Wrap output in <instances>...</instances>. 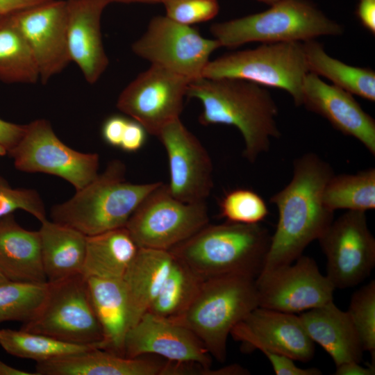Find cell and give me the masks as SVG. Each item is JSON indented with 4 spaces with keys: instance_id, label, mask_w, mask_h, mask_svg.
<instances>
[{
    "instance_id": "obj_23",
    "label": "cell",
    "mask_w": 375,
    "mask_h": 375,
    "mask_svg": "<svg viewBox=\"0 0 375 375\" xmlns=\"http://www.w3.org/2000/svg\"><path fill=\"white\" fill-rule=\"evenodd\" d=\"M174 260V256L169 251L139 248L122 278L126 296L129 328L149 311Z\"/></svg>"
},
{
    "instance_id": "obj_26",
    "label": "cell",
    "mask_w": 375,
    "mask_h": 375,
    "mask_svg": "<svg viewBox=\"0 0 375 375\" xmlns=\"http://www.w3.org/2000/svg\"><path fill=\"white\" fill-rule=\"evenodd\" d=\"M138 249L126 227L87 236L82 274L122 279Z\"/></svg>"
},
{
    "instance_id": "obj_39",
    "label": "cell",
    "mask_w": 375,
    "mask_h": 375,
    "mask_svg": "<svg viewBox=\"0 0 375 375\" xmlns=\"http://www.w3.org/2000/svg\"><path fill=\"white\" fill-rule=\"evenodd\" d=\"M147 131L135 120H128L119 146L127 152H135L145 144Z\"/></svg>"
},
{
    "instance_id": "obj_29",
    "label": "cell",
    "mask_w": 375,
    "mask_h": 375,
    "mask_svg": "<svg viewBox=\"0 0 375 375\" xmlns=\"http://www.w3.org/2000/svg\"><path fill=\"white\" fill-rule=\"evenodd\" d=\"M38 68L14 14L0 17V81L35 83Z\"/></svg>"
},
{
    "instance_id": "obj_33",
    "label": "cell",
    "mask_w": 375,
    "mask_h": 375,
    "mask_svg": "<svg viewBox=\"0 0 375 375\" xmlns=\"http://www.w3.org/2000/svg\"><path fill=\"white\" fill-rule=\"evenodd\" d=\"M49 283L6 281L0 283V323L31 319L42 306Z\"/></svg>"
},
{
    "instance_id": "obj_4",
    "label": "cell",
    "mask_w": 375,
    "mask_h": 375,
    "mask_svg": "<svg viewBox=\"0 0 375 375\" xmlns=\"http://www.w3.org/2000/svg\"><path fill=\"white\" fill-rule=\"evenodd\" d=\"M125 173L121 160L110 161L103 173L72 198L51 208L52 221L86 236L125 227L140 203L161 183H132Z\"/></svg>"
},
{
    "instance_id": "obj_25",
    "label": "cell",
    "mask_w": 375,
    "mask_h": 375,
    "mask_svg": "<svg viewBox=\"0 0 375 375\" xmlns=\"http://www.w3.org/2000/svg\"><path fill=\"white\" fill-rule=\"evenodd\" d=\"M42 260L47 282L82 274L86 250V235L65 224L41 222L39 229Z\"/></svg>"
},
{
    "instance_id": "obj_6",
    "label": "cell",
    "mask_w": 375,
    "mask_h": 375,
    "mask_svg": "<svg viewBox=\"0 0 375 375\" xmlns=\"http://www.w3.org/2000/svg\"><path fill=\"white\" fill-rule=\"evenodd\" d=\"M270 6L263 12L215 23L210 31L221 47L227 48L253 42H303L344 32L310 0H281Z\"/></svg>"
},
{
    "instance_id": "obj_21",
    "label": "cell",
    "mask_w": 375,
    "mask_h": 375,
    "mask_svg": "<svg viewBox=\"0 0 375 375\" xmlns=\"http://www.w3.org/2000/svg\"><path fill=\"white\" fill-rule=\"evenodd\" d=\"M299 317L310 338L328 353L335 366L349 361L361 362L364 351L357 331L348 312L333 301Z\"/></svg>"
},
{
    "instance_id": "obj_50",
    "label": "cell",
    "mask_w": 375,
    "mask_h": 375,
    "mask_svg": "<svg viewBox=\"0 0 375 375\" xmlns=\"http://www.w3.org/2000/svg\"><path fill=\"white\" fill-rule=\"evenodd\" d=\"M1 17V16H0Z\"/></svg>"
},
{
    "instance_id": "obj_13",
    "label": "cell",
    "mask_w": 375,
    "mask_h": 375,
    "mask_svg": "<svg viewBox=\"0 0 375 375\" xmlns=\"http://www.w3.org/2000/svg\"><path fill=\"white\" fill-rule=\"evenodd\" d=\"M292 263L262 270L255 278L259 307L295 314L333 301L335 288L313 258L301 255Z\"/></svg>"
},
{
    "instance_id": "obj_34",
    "label": "cell",
    "mask_w": 375,
    "mask_h": 375,
    "mask_svg": "<svg viewBox=\"0 0 375 375\" xmlns=\"http://www.w3.org/2000/svg\"><path fill=\"white\" fill-rule=\"evenodd\" d=\"M358 335L362 349L375 357V281L356 290L347 310Z\"/></svg>"
},
{
    "instance_id": "obj_20",
    "label": "cell",
    "mask_w": 375,
    "mask_h": 375,
    "mask_svg": "<svg viewBox=\"0 0 375 375\" xmlns=\"http://www.w3.org/2000/svg\"><path fill=\"white\" fill-rule=\"evenodd\" d=\"M108 3V0H67L71 61L90 84L98 81L109 63L101 32V15Z\"/></svg>"
},
{
    "instance_id": "obj_28",
    "label": "cell",
    "mask_w": 375,
    "mask_h": 375,
    "mask_svg": "<svg viewBox=\"0 0 375 375\" xmlns=\"http://www.w3.org/2000/svg\"><path fill=\"white\" fill-rule=\"evenodd\" d=\"M309 72L333 85L370 101H375V72L369 68L347 65L330 56L315 39L302 42Z\"/></svg>"
},
{
    "instance_id": "obj_22",
    "label": "cell",
    "mask_w": 375,
    "mask_h": 375,
    "mask_svg": "<svg viewBox=\"0 0 375 375\" xmlns=\"http://www.w3.org/2000/svg\"><path fill=\"white\" fill-rule=\"evenodd\" d=\"M165 362L94 349L37 362L38 375H162Z\"/></svg>"
},
{
    "instance_id": "obj_19",
    "label": "cell",
    "mask_w": 375,
    "mask_h": 375,
    "mask_svg": "<svg viewBox=\"0 0 375 375\" xmlns=\"http://www.w3.org/2000/svg\"><path fill=\"white\" fill-rule=\"evenodd\" d=\"M301 106L325 118L342 134L358 140L375 155V120L352 94L309 72L303 83Z\"/></svg>"
},
{
    "instance_id": "obj_43",
    "label": "cell",
    "mask_w": 375,
    "mask_h": 375,
    "mask_svg": "<svg viewBox=\"0 0 375 375\" xmlns=\"http://www.w3.org/2000/svg\"><path fill=\"white\" fill-rule=\"evenodd\" d=\"M52 0H0V16H6L31 8Z\"/></svg>"
},
{
    "instance_id": "obj_14",
    "label": "cell",
    "mask_w": 375,
    "mask_h": 375,
    "mask_svg": "<svg viewBox=\"0 0 375 375\" xmlns=\"http://www.w3.org/2000/svg\"><path fill=\"white\" fill-rule=\"evenodd\" d=\"M190 81L151 64L122 90L117 107L157 137L164 126L179 118Z\"/></svg>"
},
{
    "instance_id": "obj_48",
    "label": "cell",
    "mask_w": 375,
    "mask_h": 375,
    "mask_svg": "<svg viewBox=\"0 0 375 375\" xmlns=\"http://www.w3.org/2000/svg\"><path fill=\"white\" fill-rule=\"evenodd\" d=\"M7 153H8L7 149L3 146L0 144V156H4Z\"/></svg>"
},
{
    "instance_id": "obj_45",
    "label": "cell",
    "mask_w": 375,
    "mask_h": 375,
    "mask_svg": "<svg viewBox=\"0 0 375 375\" xmlns=\"http://www.w3.org/2000/svg\"><path fill=\"white\" fill-rule=\"evenodd\" d=\"M0 375H38V374L17 369L0 360Z\"/></svg>"
},
{
    "instance_id": "obj_46",
    "label": "cell",
    "mask_w": 375,
    "mask_h": 375,
    "mask_svg": "<svg viewBox=\"0 0 375 375\" xmlns=\"http://www.w3.org/2000/svg\"><path fill=\"white\" fill-rule=\"evenodd\" d=\"M110 3L112 1L119 2H139V3H162L164 0H108Z\"/></svg>"
},
{
    "instance_id": "obj_47",
    "label": "cell",
    "mask_w": 375,
    "mask_h": 375,
    "mask_svg": "<svg viewBox=\"0 0 375 375\" xmlns=\"http://www.w3.org/2000/svg\"><path fill=\"white\" fill-rule=\"evenodd\" d=\"M260 2H262V3H266L267 5H269V6H272V4L279 1H281V0H257Z\"/></svg>"
},
{
    "instance_id": "obj_18",
    "label": "cell",
    "mask_w": 375,
    "mask_h": 375,
    "mask_svg": "<svg viewBox=\"0 0 375 375\" xmlns=\"http://www.w3.org/2000/svg\"><path fill=\"white\" fill-rule=\"evenodd\" d=\"M147 354L167 361L197 362L211 367L212 356L200 340L179 322L149 312L144 314L126 333L124 356L137 358Z\"/></svg>"
},
{
    "instance_id": "obj_41",
    "label": "cell",
    "mask_w": 375,
    "mask_h": 375,
    "mask_svg": "<svg viewBox=\"0 0 375 375\" xmlns=\"http://www.w3.org/2000/svg\"><path fill=\"white\" fill-rule=\"evenodd\" d=\"M25 131V125H19L0 119V144L8 152L20 140Z\"/></svg>"
},
{
    "instance_id": "obj_5",
    "label": "cell",
    "mask_w": 375,
    "mask_h": 375,
    "mask_svg": "<svg viewBox=\"0 0 375 375\" xmlns=\"http://www.w3.org/2000/svg\"><path fill=\"white\" fill-rule=\"evenodd\" d=\"M258 306L255 278L222 276L203 281L187 309L173 319L189 328L210 356L223 362L232 328Z\"/></svg>"
},
{
    "instance_id": "obj_11",
    "label": "cell",
    "mask_w": 375,
    "mask_h": 375,
    "mask_svg": "<svg viewBox=\"0 0 375 375\" xmlns=\"http://www.w3.org/2000/svg\"><path fill=\"white\" fill-rule=\"evenodd\" d=\"M221 47L216 40L207 39L188 25L167 16H156L145 33L132 44L138 56L191 81L203 76L212 53Z\"/></svg>"
},
{
    "instance_id": "obj_1",
    "label": "cell",
    "mask_w": 375,
    "mask_h": 375,
    "mask_svg": "<svg viewBox=\"0 0 375 375\" xmlns=\"http://www.w3.org/2000/svg\"><path fill=\"white\" fill-rule=\"evenodd\" d=\"M333 174L315 153L294 160L291 181L269 199L278 217L262 271L292 263L333 222L334 212L324 205L323 192Z\"/></svg>"
},
{
    "instance_id": "obj_30",
    "label": "cell",
    "mask_w": 375,
    "mask_h": 375,
    "mask_svg": "<svg viewBox=\"0 0 375 375\" xmlns=\"http://www.w3.org/2000/svg\"><path fill=\"white\" fill-rule=\"evenodd\" d=\"M324 205L331 211L346 210L366 212L375 208V169L356 174H335L323 192Z\"/></svg>"
},
{
    "instance_id": "obj_2",
    "label": "cell",
    "mask_w": 375,
    "mask_h": 375,
    "mask_svg": "<svg viewBox=\"0 0 375 375\" xmlns=\"http://www.w3.org/2000/svg\"><path fill=\"white\" fill-rule=\"evenodd\" d=\"M186 96L201 102V124H225L240 131L244 142L243 156L250 162L269 151L272 138L281 136L277 105L268 90L257 83L201 77L190 81Z\"/></svg>"
},
{
    "instance_id": "obj_10",
    "label": "cell",
    "mask_w": 375,
    "mask_h": 375,
    "mask_svg": "<svg viewBox=\"0 0 375 375\" xmlns=\"http://www.w3.org/2000/svg\"><path fill=\"white\" fill-rule=\"evenodd\" d=\"M8 153L18 170L55 175L71 183L76 190L84 188L99 174V155L69 147L44 119L26 124L22 138Z\"/></svg>"
},
{
    "instance_id": "obj_7",
    "label": "cell",
    "mask_w": 375,
    "mask_h": 375,
    "mask_svg": "<svg viewBox=\"0 0 375 375\" xmlns=\"http://www.w3.org/2000/svg\"><path fill=\"white\" fill-rule=\"evenodd\" d=\"M308 72L302 42H288L262 43L255 49L224 54L208 62L202 77L240 78L279 88L300 106Z\"/></svg>"
},
{
    "instance_id": "obj_9",
    "label": "cell",
    "mask_w": 375,
    "mask_h": 375,
    "mask_svg": "<svg viewBox=\"0 0 375 375\" xmlns=\"http://www.w3.org/2000/svg\"><path fill=\"white\" fill-rule=\"evenodd\" d=\"M208 224L206 202H183L161 182L140 203L125 227L139 248L170 251Z\"/></svg>"
},
{
    "instance_id": "obj_16",
    "label": "cell",
    "mask_w": 375,
    "mask_h": 375,
    "mask_svg": "<svg viewBox=\"0 0 375 375\" xmlns=\"http://www.w3.org/2000/svg\"><path fill=\"white\" fill-rule=\"evenodd\" d=\"M231 335L247 349L275 352L306 362L315 353V343L299 316L258 306L231 330Z\"/></svg>"
},
{
    "instance_id": "obj_27",
    "label": "cell",
    "mask_w": 375,
    "mask_h": 375,
    "mask_svg": "<svg viewBox=\"0 0 375 375\" xmlns=\"http://www.w3.org/2000/svg\"><path fill=\"white\" fill-rule=\"evenodd\" d=\"M87 279L94 312L103 334L104 349L124 356V340L129 326L122 280L95 277Z\"/></svg>"
},
{
    "instance_id": "obj_17",
    "label": "cell",
    "mask_w": 375,
    "mask_h": 375,
    "mask_svg": "<svg viewBox=\"0 0 375 375\" xmlns=\"http://www.w3.org/2000/svg\"><path fill=\"white\" fill-rule=\"evenodd\" d=\"M46 84L71 61L67 41V1L52 0L14 14Z\"/></svg>"
},
{
    "instance_id": "obj_38",
    "label": "cell",
    "mask_w": 375,
    "mask_h": 375,
    "mask_svg": "<svg viewBox=\"0 0 375 375\" xmlns=\"http://www.w3.org/2000/svg\"><path fill=\"white\" fill-rule=\"evenodd\" d=\"M249 372L234 364L221 369H212L197 362H177L167 361L162 375H247Z\"/></svg>"
},
{
    "instance_id": "obj_15",
    "label": "cell",
    "mask_w": 375,
    "mask_h": 375,
    "mask_svg": "<svg viewBox=\"0 0 375 375\" xmlns=\"http://www.w3.org/2000/svg\"><path fill=\"white\" fill-rule=\"evenodd\" d=\"M157 137L168 156L171 194L185 203L206 202L213 188L212 163L206 149L179 118Z\"/></svg>"
},
{
    "instance_id": "obj_36",
    "label": "cell",
    "mask_w": 375,
    "mask_h": 375,
    "mask_svg": "<svg viewBox=\"0 0 375 375\" xmlns=\"http://www.w3.org/2000/svg\"><path fill=\"white\" fill-rule=\"evenodd\" d=\"M17 210L28 212L40 222L47 219L44 203L36 190L13 188L0 176V219Z\"/></svg>"
},
{
    "instance_id": "obj_49",
    "label": "cell",
    "mask_w": 375,
    "mask_h": 375,
    "mask_svg": "<svg viewBox=\"0 0 375 375\" xmlns=\"http://www.w3.org/2000/svg\"><path fill=\"white\" fill-rule=\"evenodd\" d=\"M8 281L5 276L0 272V283L4 282V281Z\"/></svg>"
},
{
    "instance_id": "obj_12",
    "label": "cell",
    "mask_w": 375,
    "mask_h": 375,
    "mask_svg": "<svg viewBox=\"0 0 375 375\" xmlns=\"http://www.w3.org/2000/svg\"><path fill=\"white\" fill-rule=\"evenodd\" d=\"M326 259V277L335 288L354 287L375 265V238L366 212L347 210L333 219L317 240Z\"/></svg>"
},
{
    "instance_id": "obj_24",
    "label": "cell",
    "mask_w": 375,
    "mask_h": 375,
    "mask_svg": "<svg viewBox=\"0 0 375 375\" xmlns=\"http://www.w3.org/2000/svg\"><path fill=\"white\" fill-rule=\"evenodd\" d=\"M0 272L8 281L47 282L39 231L24 228L12 214L0 219Z\"/></svg>"
},
{
    "instance_id": "obj_42",
    "label": "cell",
    "mask_w": 375,
    "mask_h": 375,
    "mask_svg": "<svg viewBox=\"0 0 375 375\" xmlns=\"http://www.w3.org/2000/svg\"><path fill=\"white\" fill-rule=\"evenodd\" d=\"M356 15L361 25L375 34V0H359Z\"/></svg>"
},
{
    "instance_id": "obj_40",
    "label": "cell",
    "mask_w": 375,
    "mask_h": 375,
    "mask_svg": "<svg viewBox=\"0 0 375 375\" xmlns=\"http://www.w3.org/2000/svg\"><path fill=\"white\" fill-rule=\"evenodd\" d=\"M128 120L118 115L108 117L101 129L104 141L112 147H119Z\"/></svg>"
},
{
    "instance_id": "obj_31",
    "label": "cell",
    "mask_w": 375,
    "mask_h": 375,
    "mask_svg": "<svg viewBox=\"0 0 375 375\" xmlns=\"http://www.w3.org/2000/svg\"><path fill=\"white\" fill-rule=\"evenodd\" d=\"M0 346L13 356L37 362L100 349L97 346L64 342L44 334L10 328L0 329Z\"/></svg>"
},
{
    "instance_id": "obj_8",
    "label": "cell",
    "mask_w": 375,
    "mask_h": 375,
    "mask_svg": "<svg viewBox=\"0 0 375 375\" xmlns=\"http://www.w3.org/2000/svg\"><path fill=\"white\" fill-rule=\"evenodd\" d=\"M48 283L49 290L42 306L21 329L104 349L103 334L92 305L87 278L80 274Z\"/></svg>"
},
{
    "instance_id": "obj_37",
    "label": "cell",
    "mask_w": 375,
    "mask_h": 375,
    "mask_svg": "<svg viewBox=\"0 0 375 375\" xmlns=\"http://www.w3.org/2000/svg\"><path fill=\"white\" fill-rule=\"evenodd\" d=\"M167 17L185 25L206 22L219 10L217 0H164Z\"/></svg>"
},
{
    "instance_id": "obj_3",
    "label": "cell",
    "mask_w": 375,
    "mask_h": 375,
    "mask_svg": "<svg viewBox=\"0 0 375 375\" xmlns=\"http://www.w3.org/2000/svg\"><path fill=\"white\" fill-rule=\"evenodd\" d=\"M270 240L269 231L260 223L226 221L208 224L169 251L202 281L227 275L256 278L263 268Z\"/></svg>"
},
{
    "instance_id": "obj_44",
    "label": "cell",
    "mask_w": 375,
    "mask_h": 375,
    "mask_svg": "<svg viewBox=\"0 0 375 375\" xmlns=\"http://www.w3.org/2000/svg\"><path fill=\"white\" fill-rule=\"evenodd\" d=\"M374 366L364 367L360 362L349 361L336 366L335 375H374Z\"/></svg>"
},
{
    "instance_id": "obj_32",
    "label": "cell",
    "mask_w": 375,
    "mask_h": 375,
    "mask_svg": "<svg viewBox=\"0 0 375 375\" xmlns=\"http://www.w3.org/2000/svg\"><path fill=\"white\" fill-rule=\"evenodd\" d=\"M202 281L174 256L171 269L148 312L172 319L178 317L189 306Z\"/></svg>"
},
{
    "instance_id": "obj_35",
    "label": "cell",
    "mask_w": 375,
    "mask_h": 375,
    "mask_svg": "<svg viewBox=\"0 0 375 375\" xmlns=\"http://www.w3.org/2000/svg\"><path fill=\"white\" fill-rule=\"evenodd\" d=\"M220 216L227 222L254 224L265 219L269 209L264 199L256 192L238 188L227 192L219 202Z\"/></svg>"
}]
</instances>
